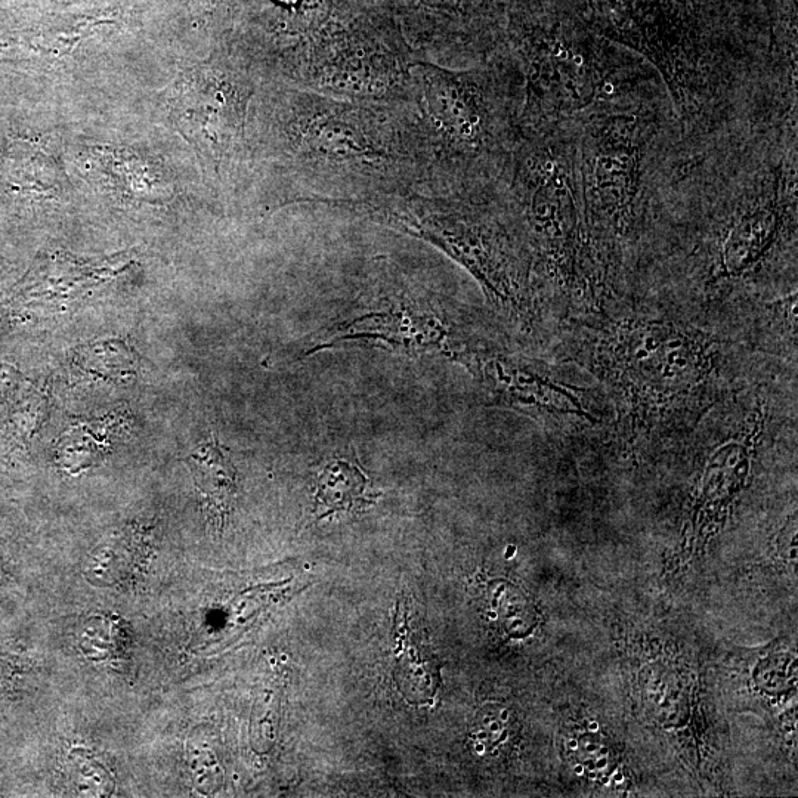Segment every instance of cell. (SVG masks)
I'll use <instances>...</instances> for the list:
<instances>
[{"instance_id":"obj_15","label":"cell","mask_w":798,"mask_h":798,"mask_svg":"<svg viewBox=\"0 0 798 798\" xmlns=\"http://www.w3.org/2000/svg\"><path fill=\"white\" fill-rule=\"evenodd\" d=\"M71 762L74 769L79 770L85 775V779L91 782V790L97 791V796H107L111 791V779L105 772L104 767L98 765L92 757L85 756L82 751H74L71 754Z\"/></svg>"},{"instance_id":"obj_13","label":"cell","mask_w":798,"mask_h":798,"mask_svg":"<svg viewBox=\"0 0 798 798\" xmlns=\"http://www.w3.org/2000/svg\"><path fill=\"white\" fill-rule=\"evenodd\" d=\"M144 555L141 532L133 528L114 532L89 556L86 577L98 586H113L131 575Z\"/></svg>"},{"instance_id":"obj_10","label":"cell","mask_w":798,"mask_h":798,"mask_svg":"<svg viewBox=\"0 0 798 798\" xmlns=\"http://www.w3.org/2000/svg\"><path fill=\"white\" fill-rule=\"evenodd\" d=\"M485 385L510 407L530 411L532 416L553 420L568 428H586L599 423L592 394L571 385L544 366L521 358L493 357L481 360Z\"/></svg>"},{"instance_id":"obj_14","label":"cell","mask_w":798,"mask_h":798,"mask_svg":"<svg viewBox=\"0 0 798 798\" xmlns=\"http://www.w3.org/2000/svg\"><path fill=\"white\" fill-rule=\"evenodd\" d=\"M101 425L74 426L64 433L60 445V463L70 473L82 472L98 465L105 451L110 448L107 442L108 435H102Z\"/></svg>"},{"instance_id":"obj_22","label":"cell","mask_w":798,"mask_h":798,"mask_svg":"<svg viewBox=\"0 0 798 798\" xmlns=\"http://www.w3.org/2000/svg\"><path fill=\"white\" fill-rule=\"evenodd\" d=\"M615 779H617L618 784H620V782H623V775H621V773H618L617 778Z\"/></svg>"},{"instance_id":"obj_16","label":"cell","mask_w":798,"mask_h":798,"mask_svg":"<svg viewBox=\"0 0 798 798\" xmlns=\"http://www.w3.org/2000/svg\"><path fill=\"white\" fill-rule=\"evenodd\" d=\"M606 765H608V763H606V759H603V757H600L598 763H596V767H598V769H605Z\"/></svg>"},{"instance_id":"obj_8","label":"cell","mask_w":798,"mask_h":798,"mask_svg":"<svg viewBox=\"0 0 798 798\" xmlns=\"http://www.w3.org/2000/svg\"><path fill=\"white\" fill-rule=\"evenodd\" d=\"M342 207L435 244L465 266L501 311L519 320L534 314L540 286L534 258L503 188L479 196L413 191Z\"/></svg>"},{"instance_id":"obj_12","label":"cell","mask_w":798,"mask_h":798,"mask_svg":"<svg viewBox=\"0 0 798 798\" xmlns=\"http://www.w3.org/2000/svg\"><path fill=\"white\" fill-rule=\"evenodd\" d=\"M368 503L367 478L360 467L346 460H333L321 470L315 490L318 518L363 509Z\"/></svg>"},{"instance_id":"obj_5","label":"cell","mask_w":798,"mask_h":798,"mask_svg":"<svg viewBox=\"0 0 798 798\" xmlns=\"http://www.w3.org/2000/svg\"><path fill=\"white\" fill-rule=\"evenodd\" d=\"M503 51L522 79L521 132L571 125L657 80L645 61L593 29L586 0H510Z\"/></svg>"},{"instance_id":"obj_4","label":"cell","mask_w":798,"mask_h":798,"mask_svg":"<svg viewBox=\"0 0 798 798\" xmlns=\"http://www.w3.org/2000/svg\"><path fill=\"white\" fill-rule=\"evenodd\" d=\"M663 83L587 111L577 122L581 197L593 246L621 292L630 265L657 221L680 151ZM680 133V132H679Z\"/></svg>"},{"instance_id":"obj_6","label":"cell","mask_w":798,"mask_h":798,"mask_svg":"<svg viewBox=\"0 0 798 798\" xmlns=\"http://www.w3.org/2000/svg\"><path fill=\"white\" fill-rule=\"evenodd\" d=\"M410 102L428 150L423 193L479 196L503 188L522 107V79L503 49L463 68L414 61Z\"/></svg>"},{"instance_id":"obj_18","label":"cell","mask_w":798,"mask_h":798,"mask_svg":"<svg viewBox=\"0 0 798 798\" xmlns=\"http://www.w3.org/2000/svg\"><path fill=\"white\" fill-rule=\"evenodd\" d=\"M490 729H491V731H493V732H499V731H500V725H499V723H497V722L491 723V725H490Z\"/></svg>"},{"instance_id":"obj_1","label":"cell","mask_w":798,"mask_h":798,"mask_svg":"<svg viewBox=\"0 0 798 798\" xmlns=\"http://www.w3.org/2000/svg\"><path fill=\"white\" fill-rule=\"evenodd\" d=\"M797 178V128L679 154L668 181L699 218L692 274L708 299L797 277Z\"/></svg>"},{"instance_id":"obj_19","label":"cell","mask_w":798,"mask_h":798,"mask_svg":"<svg viewBox=\"0 0 798 798\" xmlns=\"http://www.w3.org/2000/svg\"><path fill=\"white\" fill-rule=\"evenodd\" d=\"M574 769H575V773H577V775H583V773H584V767L583 766L577 765V766L574 767Z\"/></svg>"},{"instance_id":"obj_17","label":"cell","mask_w":798,"mask_h":798,"mask_svg":"<svg viewBox=\"0 0 798 798\" xmlns=\"http://www.w3.org/2000/svg\"><path fill=\"white\" fill-rule=\"evenodd\" d=\"M568 747L571 748V750H577L578 742L575 741V739H571V741H568Z\"/></svg>"},{"instance_id":"obj_9","label":"cell","mask_w":798,"mask_h":798,"mask_svg":"<svg viewBox=\"0 0 798 798\" xmlns=\"http://www.w3.org/2000/svg\"><path fill=\"white\" fill-rule=\"evenodd\" d=\"M255 95L252 68L238 61L196 64L173 85L167 101L170 123L190 142L203 169L218 185L246 162Z\"/></svg>"},{"instance_id":"obj_11","label":"cell","mask_w":798,"mask_h":798,"mask_svg":"<svg viewBox=\"0 0 798 798\" xmlns=\"http://www.w3.org/2000/svg\"><path fill=\"white\" fill-rule=\"evenodd\" d=\"M197 490L216 516L224 518L233 506L237 479L233 463L225 456L215 436L197 445L187 457Z\"/></svg>"},{"instance_id":"obj_20","label":"cell","mask_w":798,"mask_h":798,"mask_svg":"<svg viewBox=\"0 0 798 798\" xmlns=\"http://www.w3.org/2000/svg\"><path fill=\"white\" fill-rule=\"evenodd\" d=\"M599 725L598 723H590V731H598Z\"/></svg>"},{"instance_id":"obj_23","label":"cell","mask_w":798,"mask_h":798,"mask_svg":"<svg viewBox=\"0 0 798 798\" xmlns=\"http://www.w3.org/2000/svg\"><path fill=\"white\" fill-rule=\"evenodd\" d=\"M596 776H598L596 775V772L590 773V779H596Z\"/></svg>"},{"instance_id":"obj_3","label":"cell","mask_w":798,"mask_h":798,"mask_svg":"<svg viewBox=\"0 0 798 798\" xmlns=\"http://www.w3.org/2000/svg\"><path fill=\"white\" fill-rule=\"evenodd\" d=\"M575 363L606 386L617 431L630 442L691 431L722 399V340L663 315L600 317L578 326Z\"/></svg>"},{"instance_id":"obj_21","label":"cell","mask_w":798,"mask_h":798,"mask_svg":"<svg viewBox=\"0 0 798 798\" xmlns=\"http://www.w3.org/2000/svg\"><path fill=\"white\" fill-rule=\"evenodd\" d=\"M587 751H592V753H595V751H598V747H595V745H589V747H587Z\"/></svg>"},{"instance_id":"obj_2","label":"cell","mask_w":798,"mask_h":798,"mask_svg":"<svg viewBox=\"0 0 798 798\" xmlns=\"http://www.w3.org/2000/svg\"><path fill=\"white\" fill-rule=\"evenodd\" d=\"M268 101L255 148L271 156L278 204L342 207L425 190L428 150L411 102L343 100L292 85Z\"/></svg>"},{"instance_id":"obj_7","label":"cell","mask_w":798,"mask_h":798,"mask_svg":"<svg viewBox=\"0 0 798 798\" xmlns=\"http://www.w3.org/2000/svg\"><path fill=\"white\" fill-rule=\"evenodd\" d=\"M503 191L530 244L538 283L578 311H608L621 293L603 268L587 225L577 123L521 132Z\"/></svg>"}]
</instances>
